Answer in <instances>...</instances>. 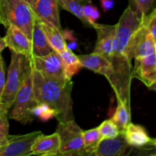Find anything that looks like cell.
<instances>
[{
    "mask_svg": "<svg viewBox=\"0 0 156 156\" xmlns=\"http://www.w3.org/2000/svg\"><path fill=\"white\" fill-rule=\"evenodd\" d=\"M9 111L7 108L0 109V133L5 135H9Z\"/></svg>",
    "mask_w": 156,
    "mask_h": 156,
    "instance_id": "f1b7e54d",
    "label": "cell"
},
{
    "mask_svg": "<svg viewBox=\"0 0 156 156\" xmlns=\"http://www.w3.org/2000/svg\"><path fill=\"white\" fill-rule=\"evenodd\" d=\"M24 1H25L27 3H28V4L31 6V8H33L34 4V2L36 0H24Z\"/></svg>",
    "mask_w": 156,
    "mask_h": 156,
    "instance_id": "d590c367",
    "label": "cell"
},
{
    "mask_svg": "<svg viewBox=\"0 0 156 156\" xmlns=\"http://www.w3.org/2000/svg\"><path fill=\"white\" fill-rule=\"evenodd\" d=\"M8 142V135L0 133V148L6 145Z\"/></svg>",
    "mask_w": 156,
    "mask_h": 156,
    "instance_id": "d6a6232c",
    "label": "cell"
},
{
    "mask_svg": "<svg viewBox=\"0 0 156 156\" xmlns=\"http://www.w3.org/2000/svg\"><path fill=\"white\" fill-rule=\"evenodd\" d=\"M133 79H139L148 88L156 82V54L135 59L132 69Z\"/></svg>",
    "mask_w": 156,
    "mask_h": 156,
    "instance_id": "8fae6325",
    "label": "cell"
},
{
    "mask_svg": "<svg viewBox=\"0 0 156 156\" xmlns=\"http://www.w3.org/2000/svg\"><path fill=\"white\" fill-rule=\"evenodd\" d=\"M143 21L147 27L148 30L153 37L155 41H156V8L154 9L148 15H143Z\"/></svg>",
    "mask_w": 156,
    "mask_h": 156,
    "instance_id": "4316f807",
    "label": "cell"
},
{
    "mask_svg": "<svg viewBox=\"0 0 156 156\" xmlns=\"http://www.w3.org/2000/svg\"><path fill=\"white\" fill-rule=\"evenodd\" d=\"M33 69L47 79L58 81L69 80L64 73L60 55L55 50L46 56H34Z\"/></svg>",
    "mask_w": 156,
    "mask_h": 156,
    "instance_id": "ba28073f",
    "label": "cell"
},
{
    "mask_svg": "<svg viewBox=\"0 0 156 156\" xmlns=\"http://www.w3.org/2000/svg\"><path fill=\"white\" fill-rule=\"evenodd\" d=\"M101 5L104 12H108L113 9L114 5V0H100Z\"/></svg>",
    "mask_w": 156,
    "mask_h": 156,
    "instance_id": "1f68e13d",
    "label": "cell"
},
{
    "mask_svg": "<svg viewBox=\"0 0 156 156\" xmlns=\"http://www.w3.org/2000/svg\"><path fill=\"white\" fill-rule=\"evenodd\" d=\"M84 146L86 156L94 155L99 143L101 140L98 128L88 129L82 132Z\"/></svg>",
    "mask_w": 156,
    "mask_h": 156,
    "instance_id": "7402d4cb",
    "label": "cell"
},
{
    "mask_svg": "<svg viewBox=\"0 0 156 156\" xmlns=\"http://www.w3.org/2000/svg\"><path fill=\"white\" fill-rule=\"evenodd\" d=\"M5 47H7V46H6L4 37H0V53H1V52L2 51Z\"/></svg>",
    "mask_w": 156,
    "mask_h": 156,
    "instance_id": "836d02e7",
    "label": "cell"
},
{
    "mask_svg": "<svg viewBox=\"0 0 156 156\" xmlns=\"http://www.w3.org/2000/svg\"><path fill=\"white\" fill-rule=\"evenodd\" d=\"M149 89L150 90H152V91H156V82H155V83L153 84V85H151L150 87H149Z\"/></svg>",
    "mask_w": 156,
    "mask_h": 156,
    "instance_id": "8d00e7d4",
    "label": "cell"
},
{
    "mask_svg": "<svg viewBox=\"0 0 156 156\" xmlns=\"http://www.w3.org/2000/svg\"><path fill=\"white\" fill-rule=\"evenodd\" d=\"M7 108V107H6L5 105H4V104H3L2 101V98H0V109H1V108ZM8 109H9V108H8Z\"/></svg>",
    "mask_w": 156,
    "mask_h": 156,
    "instance_id": "74e56055",
    "label": "cell"
},
{
    "mask_svg": "<svg viewBox=\"0 0 156 156\" xmlns=\"http://www.w3.org/2000/svg\"><path fill=\"white\" fill-rule=\"evenodd\" d=\"M112 120L117 124L120 132L124 130L131 122L130 108L122 102H117V107L112 117Z\"/></svg>",
    "mask_w": 156,
    "mask_h": 156,
    "instance_id": "603a6c76",
    "label": "cell"
},
{
    "mask_svg": "<svg viewBox=\"0 0 156 156\" xmlns=\"http://www.w3.org/2000/svg\"><path fill=\"white\" fill-rule=\"evenodd\" d=\"M35 96L39 103H46L56 111L59 123L74 120L73 110V81L47 79L37 70L32 71Z\"/></svg>",
    "mask_w": 156,
    "mask_h": 156,
    "instance_id": "7a4b0ae2",
    "label": "cell"
},
{
    "mask_svg": "<svg viewBox=\"0 0 156 156\" xmlns=\"http://www.w3.org/2000/svg\"><path fill=\"white\" fill-rule=\"evenodd\" d=\"M41 134V131H34L24 135H8L7 143L0 148V156L31 155L32 145Z\"/></svg>",
    "mask_w": 156,
    "mask_h": 156,
    "instance_id": "9c48e42d",
    "label": "cell"
},
{
    "mask_svg": "<svg viewBox=\"0 0 156 156\" xmlns=\"http://www.w3.org/2000/svg\"><path fill=\"white\" fill-rule=\"evenodd\" d=\"M121 133L127 144L133 148H140L147 146L152 139L143 126L131 122Z\"/></svg>",
    "mask_w": 156,
    "mask_h": 156,
    "instance_id": "e0dca14e",
    "label": "cell"
},
{
    "mask_svg": "<svg viewBox=\"0 0 156 156\" xmlns=\"http://www.w3.org/2000/svg\"><path fill=\"white\" fill-rule=\"evenodd\" d=\"M34 12L24 0H0V23L7 28L14 25L31 41Z\"/></svg>",
    "mask_w": 156,
    "mask_h": 156,
    "instance_id": "3957f363",
    "label": "cell"
},
{
    "mask_svg": "<svg viewBox=\"0 0 156 156\" xmlns=\"http://www.w3.org/2000/svg\"><path fill=\"white\" fill-rule=\"evenodd\" d=\"M33 71V60L24 55L12 53L4 91L2 95L3 104L10 110L18 90L27 76Z\"/></svg>",
    "mask_w": 156,
    "mask_h": 156,
    "instance_id": "277c9868",
    "label": "cell"
},
{
    "mask_svg": "<svg viewBox=\"0 0 156 156\" xmlns=\"http://www.w3.org/2000/svg\"><path fill=\"white\" fill-rule=\"evenodd\" d=\"M38 19H39L41 27L43 28L44 34L47 37L49 44L53 49V50L59 53L66 50V44L61 29L58 28L57 27L53 25L49 21L41 19L39 18Z\"/></svg>",
    "mask_w": 156,
    "mask_h": 156,
    "instance_id": "d6986e66",
    "label": "cell"
},
{
    "mask_svg": "<svg viewBox=\"0 0 156 156\" xmlns=\"http://www.w3.org/2000/svg\"><path fill=\"white\" fill-rule=\"evenodd\" d=\"M64 40H65L66 48L69 50H75L77 47V40L73 37V34L69 30H65L62 33Z\"/></svg>",
    "mask_w": 156,
    "mask_h": 156,
    "instance_id": "f546056e",
    "label": "cell"
},
{
    "mask_svg": "<svg viewBox=\"0 0 156 156\" xmlns=\"http://www.w3.org/2000/svg\"><path fill=\"white\" fill-rule=\"evenodd\" d=\"M155 53L156 54V41H155Z\"/></svg>",
    "mask_w": 156,
    "mask_h": 156,
    "instance_id": "f35d334b",
    "label": "cell"
},
{
    "mask_svg": "<svg viewBox=\"0 0 156 156\" xmlns=\"http://www.w3.org/2000/svg\"><path fill=\"white\" fill-rule=\"evenodd\" d=\"M56 132L60 140L59 155L86 156L82 130L74 120L59 123Z\"/></svg>",
    "mask_w": 156,
    "mask_h": 156,
    "instance_id": "8992f818",
    "label": "cell"
},
{
    "mask_svg": "<svg viewBox=\"0 0 156 156\" xmlns=\"http://www.w3.org/2000/svg\"><path fill=\"white\" fill-rule=\"evenodd\" d=\"M82 67L88 69L98 74L103 75L108 81L113 73V68L108 58L99 53H94L78 56Z\"/></svg>",
    "mask_w": 156,
    "mask_h": 156,
    "instance_id": "9a60e30c",
    "label": "cell"
},
{
    "mask_svg": "<svg viewBox=\"0 0 156 156\" xmlns=\"http://www.w3.org/2000/svg\"><path fill=\"white\" fill-rule=\"evenodd\" d=\"M98 130L100 133L101 139H111L114 138L120 134V131L117 127V124L112 120V119L106 120L98 126Z\"/></svg>",
    "mask_w": 156,
    "mask_h": 156,
    "instance_id": "d4e9b609",
    "label": "cell"
},
{
    "mask_svg": "<svg viewBox=\"0 0 156 156\" xmlns=\"http://www.w3.org/2000/svg\"><path fill=\"white\" fill-rule=\"evenodd\" d=\"M133 148L127 144L123 133L114 138L101 140L94 156H123L131 155Z\"/></svg>",
    "mask_w": 156,
    "mask_h": 156,
    "instance_id": "4fadbf2b",
    "label": "cell"
},
{
    "mask_svg": "<svg viewBox=\"0 0 156 156\" xmlns=\"http://www.w3.org/2000/svg\"><path fill=\"white\" fill-rule=\"evenodd\" d=\"M83 10L85 16L86 17L91 26L92 27L93 24L96 22V21L100 17V13H99L98 9L95 6L91 5V3H88V4H85L83 6Z\"/></svg>",
    "mask_w": 156,
    "mask_h": 156,
    "instance_id": "83f0119b",
    "label": "cell"
},
{
    "mask_svg": "<svg viewBox=\"0 0 156 156\" xmlns=\"http://www.w3.org/2000/svg\"><path fill=\"white\" fill-rule=\"evenodd\" d=\"M155 41L148 30L142 17L140 25L133 34L127 46V54L129 59L144 57L155 53Z\"/></svg>",
    "mask_w": 156,
    "mask_h": 156,
    "instance_id": "52a82bcc",
    "label": "cell"
},
{
    "mask_svg": "<svg viewBox=\"0 0 156 156\" xmlns=\"http://www.w3.org/2000/svg\"><path fill=\"white\" fill-rule=\"evenodd\" d=\"M31 42L34 56H46L53 51V49L49 44L47 37L40 24L39 19L35 13L33 30H32Z\"/></svg>",
    "mask_w": 156,
    "mask_h": 156,
    "instance_id": "ac0fdd59",
    "label": "cell"
},
{
    "mask_svg": "<svg viewBox=\"0 0 156 156\" xmlns=\"http://www.w3.org/2000/svg\"><path fill=\"white\" fill-rule=\"evenodd\" d=\"M60 140L56 132L49 136L40 135L31 146V155L55 156L59 155Z\"/></svg>",
    "mask_w": 156,
    "mask_h": 156,
    "instance_id": "5bb4252c",
    "label": "cell"
},
{
    "mask_svg": "<svg viewBox=\"0 0 156 156\" xmlns=\"http://www.w3.org/2000/svg\"><path fill=\"white\" fill-rule=\"evenodd\" d=\"M92 27L97 33V41L94 52L103 55L110 59L113 51L117 25L98 24L95 22Z\"/></svg>",
    "mask_w": 156,
    "mask_h": 156,
    "instance_id": "7c38bea8",
    "label": "cell"
},
{
    "mask_svg": "<svg viewBox=\"0 0 156 156\" xmlns=\"http://www.w3.org/2000/svg\"><path fill=\"white\" fill-rule=\"evenodd\" d=\"M59 5V0H36L32 9L38 18L61 29Z\"/></svg>",
    "mask_w": 156,
    "mask_h": 156,
    "instance_id": "2e32d148",
    "label": "cell"
},
{
    "mask_svg": "<svg viewBox=\"0 0 156 156\" xmlns=\"http://www.w3.org/2000/svg\"><path fill=\"white\" fill-rule=\"evenodd\" d=\"M149 145H150V146H155L156 147V138L151 139V141Z\"/></svg>",
    "mask_w": 156,
    "mask_h": 156,
    "instance_id": "e575fe53",
    "label": "cell"
},
{
    "mask_svg": "<svg viewBox=\"0 0 156 156\" xmlns=\"http://www.w3.org/2000/svg\"><path fill=\"white\" fill-rule=\"evenodd\" d=\"M129 6L139 17L146 15L156 8V0H129Z\"/></svg>",
    "mask_w": 156,
    "mask_h": 156,
    "instance_id": "cb8c5ba5",
    "label": "cell"
},
{
    "mask_svg": "<svg viewBox=\"0 0 156 156\" xmlns=\"http://www.w3.org/2000/svg\"><path fill=\"white\" fill-rule=\"evenodd\" d=\"M32 114L43 121H47L56 117V111L46 103H39L33 110Z\"/></svg>",
    "mask_w": 156,
    "mask_h": 156,
    "instance_id": "484cf974",
    "label": "cell"
},
{
    "mask_svg": "<svg viewBox=\"0 0 156 156\" xmlns=\"http://www.w3.org/2000/svg\"><path fill=\"white\" fill-rule=\"evenodd\" d=\"M141 21L142 17H139L129 6L125 9L116 24L113 51L109 59L113 73L108 82L114 91L117 102H122L129 108L133 66L127 54V46Z\"/></svg>",
    "mask_w": 156,
    "mask_h": 156,
    "instance_id": "6da1fadb",
    "label": "cell"
},
{
    "mask_svg": "<svg viewBox=\"0 0 156 156\" xmlns=\"http://www.w3.org/2000/svg\"><path fill=\"white\" fill-rule=\"evenodd\" d=\"M38 104L39 101L37 99L34 91L31 73L18 90L12 105L13 108L9 114V117L20 122L22 124H27L34 118L32 114V110Z\"/></svg>",
    "mask_w": 156,
    "mask_h": 156,
    "instance_id": "5b68a950",
    "label": "cell"
},
{
    "mask_svg": "<svg viewBox=\"0 0 156 156\" xmlns=\"http://www.w3.org/2000/svg\"><path fill=\"white\" fill-rule=\"evenodd\" d=\"M5 71V64L4 59L0 53V98H1L6 82Z\"/></svg>",
    "mask_w": 156,
    "mask_h": 156,
    "instance_id": "4dcf8cb0",
    "label": "cell"
},
{
    "mask_svg": "<svg viewBox=\"0 0 156 156\" xmlns=\"http://www.w3.org/2000/svg\"><path fill=\"white\" fill-rule=\"evenodd\" d=\"M4 39L6 46L12 52L27 56L33 60L34 56L32 42L22 30L14 25L9 26Z\"/></svg>",
    "mask_w": 156,
    "mask_h": 156,
    "instance_id": "30bf717a",
    "label": "cell"
},
{
    "mask_svg": "<svg viewBox=\"0 0 156 156\" xmlns=\"http://www.w3.org/2000/svg\"><path fill=\"white\" fill-rule=\"evenodd\" d=\"M91 0H59V5L65 10L71 12L87 26H91L89 21L85 16L83 6L91 3Z\"/></svg>",
    "mask_w": 156,
    "mask_h": 156,
    "instance_id": "44dd1931",
    "label": "cell"
},
{
    "mask_svg": "<svg viewBox=\"0 0 156 156\" xmlns=\"http://www.w3.org/2000/svg\"><path fill=\"white\" fill-rule=\"evenodd\" d=\"M63 66V70L67 79L72 80V78L78 73L82 67L78 56L75 55L71 50L66 49L59 53Z\"/></svg>",
    "mask_w": 156,
    "mask_h": 156,
    "instance_id": "ffe728a7",
    "label": "cell"
}]
</instances>
